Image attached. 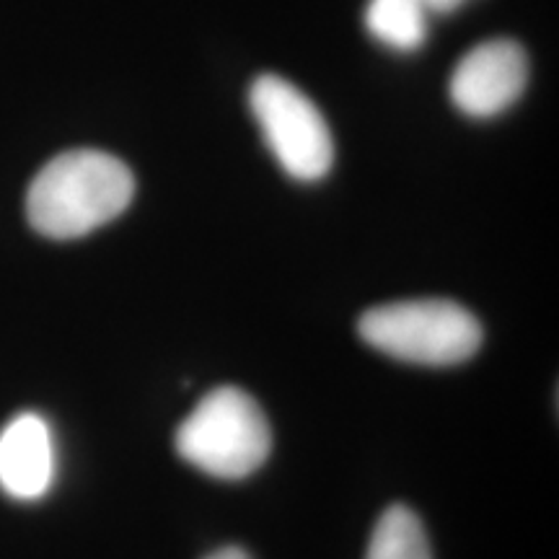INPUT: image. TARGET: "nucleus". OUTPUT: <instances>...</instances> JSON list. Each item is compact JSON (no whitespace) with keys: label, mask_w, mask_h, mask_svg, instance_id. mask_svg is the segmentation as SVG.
I'll use <instances>...</instances> for the list:
<instances>
[{"label":"nucleus","mask_w":559,"mask_h":559,"mask_svg":"<svg viewBox=\"0 0 559 559\" xmlns=\"http://www.w3.org/2000/svg\"><path fill=\"white\" fill-rule=\"evenodd\" d=\"M135 198V177L111 153L79 148L55 156L26 192V218L55 241L81 239L120 218Z\"/></svg>","instance_id":"f257e3e1"},{"label":"nucleus","mask_w":559,"mask_h":559,"mask_svg":"<svg viewBox=\"0 0 559 559\" xmlns=\"http://www.w3.org/2000/svg\"><path fill=\"white\" fill-rule=\"evenodd\" d=\"M174 449L194 469L236 481L251 477L267 461L272 430L247 391L221 386L207 391L181 419Z\"/></svg>","instance_id":"f03ea898"},{"label":"nucleus","mask_w":559,"mask_h":559,"mask_svg":"<svg viewBox=\"0 0 559 559\" xmlns=\"http://www.w3.org/2000/svg\"><path fill=\"white\" fill-rule=\"evenodd\" d=\"M360 340L394 360L415 366H459L481 345V324L472 311L445 298L396 300L358 319Z\"/></svg>","instance_id":"7ed1b4c3"},{"label":"nucleus","mask_w":559,"mask_h":559,"mask_svg":"<svg viewBox=\"0 0 559 559\" xmlns=\"http://www.w3.org/2000/svg\"><path fill=\"white\" fill-rule=\"evenodd\" d=\"M249 107L260 132L296 181H319L334 164V140L324 115L304 91L280 75H260L249 88Z\"/></svg>","instance_id":"20e7f679"},{"label":"nucleus","mask_w":559,"mask_h":559,"mask_svg":"<svg viewBox=\"0 0 559 559\" xmlns=\"http://www.w3.org/2000/svg\"><path fill=\"white\" fill-rule=\"evenodd\" d=\"M528 83V55L515 39H489L474 47L453 70V107L474 120H489L513 107Z\"/></svg>","instance_id":"39448f33"},{"label":"nucleus","mask_w":559,"mask_h":559,"mask_svg":"<svg viewBox=\"0 0 559 559\" xmlns=\"http://www.w3.org/2000/svg\"><path fill=\"white\" fill-rule=\"evenodd\" d=\"M55 436L37 412H21L0 430V489L13 500L34 502L55 481Z\"/></svg>","instance_id":"423d86ee"},{"label":"nucleus","mask_w":559,"mask_h":559,"mask_svg":"<svg viewBox=\"0 0 559 559\" xmlns=\"http://www.w3.org/2000/svg\"><path fill=\"white\" fill-rule=\"evenodd\" d=\"M366 29L394 52H415L428 39L430 13L419 0H368Z\"/></svg>","instance_id":"0eeeda50"},{"label":"nucleus","mask_w":559,"mask_h":559,"mask_svg":"<svg viewBox=\"0 0 559 559\" xmlns=\"http://www.w3.org/2000/svg\"><path fill=\"white\" fill-rule=\"evenodd\" d=\"M366 559H432L428 534L415 510L391 506L370 534Z\"/></svg>","instance_id":"6e6552de"},{"label":"nucleus","mask_w":559,"mask_h":559,"mask_svg":"<svg viewBox=\"0 0 559 559\" xmlns=\"http://www.w3.org/2000/svg\"><path fill=\"white\" fill-rule=\"evenodd\" d=\"M419 3L425 5V11H428L430 16H445V13L459 11L461 5H466L469 0H419Z\"/></svg>","instance_id":"1a4fd4ad"},{"label":"nucleus","mask_w":559,"mask_h":559,"mask_svg":"<svg viewBox=\"0 0 559 559\" xmlns=\"http://www.w3.org/2000/svg\"><path fill=\"white\" fill-rule=\"evenodd\" d=\"M202 559H251V557H249V551L241 547H221V549L210 551V555Z\"/></svg>","instance_id":"9d476101"}]
</instances>
